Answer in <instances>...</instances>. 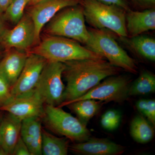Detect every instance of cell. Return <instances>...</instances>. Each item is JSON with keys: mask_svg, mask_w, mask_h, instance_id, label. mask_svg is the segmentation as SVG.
I'll list each match as a JSON object with an SVG mask.
<instances>
[{"mask_svg": "<svg viewBox=\"0 0 155 155\" xmlns=\"http://www.w3.org/2000/svg\"><path fill=\"white\" fill-rule=\"evenodd\" d=\"M64 63L65 68L62 75L67 85L63 103L58 107L62 108L83 96L106 78L119 75L122 70L105 59H80Z\"/></svg>", "mask_w": 155, "mask_h": 155, "instance_id": "obj_1", "label": "cell"}, {"mask_svg": "<svg viewBox=\"0 0 155 155\" xmlns=\"http://www.w3.org/2000/svg\"><path fill=\"white\" fill-rule=\"evenodd\" d=\"M87 22L95 28L108 29L122 37H127L125 11L121 7L98 0H82Z\"/></svg>", "mask_w": 155, "mask_h": 155, "instance_id": "obj_2", "label": "cell"}, {"mask_svg": "<svg viewBox=\"0 0 155 155\" xmlns=\"http://www.w3.org/2000/svg\"><path fill=\"white\" fill-rule=\"evenodd\" d=\"M32 53L47 61L62 63L80 59H105L74 40L54 35L45 39Z\"/></svg>", "mask_w": 155, "mask_h": 155, "instance_id": "obj_3", "label": "cell"}, {"mask_svg": "<svg viewBox=\"0 0 155 155\" xmlns=\"http://www.w3.org/2000/svg\"><path fill=\"white\" fill-rule=\"evenodd\" d=\"M90 38L87 48L101 55L115 67L136 74L137 67L134 59L128 55L106 29H88Z\"/></svg>", "mask_w": 155, "mask_h": 155, "instance_id": "obj_4", "label": "cell"}, {"mask_svg": "<svg viewBox=\"0 0 155 155\" xmlns=\"http://www.w3.org/2000/svg\"><path fill=\"white\" fill-rule=\"evenodd\" d=\"M60 11L50 21L48 32L54 36L71 39L87 45L90 35L85 24L82 6H70Z\"/></svg>", "mask_w": 155, "mask_h": 155, "instance_id": "obj_5", "label": "cell"}, {"mask_svg": "<svg viewBox=\"0 0 155 155\" xmlns=\"http://www.w3.org/2000/svg\"><path fill=\"white\" fill-rule=\"evenodd\" d=\"M42 119L48 128L72 141L82 142L90 138V131L80 120L62 107L45 105Z\"/></svg>", "mask_w": 155, "mask_h": 155, "instance_id": "obj_6", "label": "cell"}, {"mask_svg": "<svg viewBox=\"0 0 155 155\" xmlns=\"http://www.w3.org/2000/svg\"><path fill=\"white\" fill-rule=\"evenodd\" d=\"M64 63L48 61L34 91L45 105L59 107L63 103L65 86L62 78Z\"/></svg>", "mask_w": 155, "mask_h": 155, "instance_id": "obj_7", "label": "cell"}, {"mask_svg": "<svg viewBox=\"0 0 155 155\" xmlns=\"http://www.w3.org/2000/svg\"><path fill=\"white\" fill-rule=\"evenodd\" d=\"M131 81L130 78L127 75H117L110 76L83 96L68 103L65 106L70 103L85 99L122 104L129 97L128 91Z\"/></svg>", "mask_w": 155, "mask_h": 155, "instance_id": "obj_8", "label": "cell"}, {"mask_svg": "<svg viewBox=\"0 0 155 155\" xmlns=\"http://www.w3.org/2000/svg\"><path fill=\"white\" fill-rule=\"evenodd\" d=\"M47 61L36 54H28L19 78L11 87L12 97L28 94L34 89Z\"/></svg>", "mask_w": 155, "mask_h": 155, "instance_id": "obj_9", "label": "cell"}, {"mask_svg": "<svg viewBox=\"0 0 155 155\" xmlns=\"http://www.w3.org/2000/svg\"><path fill=\"white\" fill-rule=\"evenodd\" d=\"M35 42V31L29 15H24L14 28L7 29L0 38V43L6 48L25 51Z\"/></svg>", "mask_w": 155, "mask_h": 155, "instance_id": "obj_10", "label": "cell"}, {"mask_svg": "<svg viewBox=\"0 0 155 155\" xmlns=\"http://www.w3.org/2000/svg\"><path fill=\"white\" fill-rule=\"evenodd\" d=\"M82 0H45L31 6L29 15L32 19L35 31V42L38 43L41 31L62 9L81 4Z\"/></svg>", "mask_w": 155, "mask_h": 155, "instance_id": "obj_11", "label": "cell"}, {"mask_svg": "<svg viewBox=\"0 0 155 155\" xmlns=\"http://www.w3.org/2000/svg\"><path fill=\"white\" fill-rule=\"evenodd\" d=\"M45 104L34 90L30 93L12 97L8 103L0 107L20 120L31 117L42 118Z\"/></svg>", "mask_w": 155, "mask_h": 155, "instance_id": "obj_12", "label": "cell"}, {"mask_svg": "<svg viewBox=\"0 0 155 155\" xmlns=\"http://www.w3.org/2000/svg\"><path fill=\"white\" fill-rule=\"evenodd\" d=\"M69 150L77 155H120L126 149L107 139L90 137L86 141L69 145Z\"/></svg>", "mask_w": 155, "mask_h": 155, "instance_id": "obj_13", "label": "cell"}, {"mask_svg": "<svg viewBox=\"0 0 155 155\" xmlns=\"http://www.w3.org/2000/svg\"><path fill=\"white\" fill-rule=\"evenodd\" d=\"M28 54L25 51L10 49L0 61V74L11 87L19 78Z\"/></svg>", "mask_w": 155, "mask_h": 155, "instance_id": "obj_14", "label": "cell"}, {"mask_svg": "<svg viewBox=\"0 0 155 155\" xmlns=\"http://www.w3.org/2000/svg\"><path fill=\"white\" fill-rule=\"evenodd\" d=\"M22 122L8 114L0 122V155H12L20 137Z\"/></svg>", "mask_w": 155, "mask_h": 155, "instance_id": "obj_15", "label": "cell"}, {"mask_svg": "<svg viewBox=\"0 0 155 155\" xmlns=\"http://www.w3.org/2000/svg\"><path fill=\"white\" fill-rule=\"evenodd\" d=\"M126 12V29L127 35L131 37L155 29V10L153 8L142 11L130 10Z\"/></svg>", "mask_w": 155, "mask_h": 155, "instance_id": "obj_16", "label": "cell"}, {"mask_svg": "<svg viewBox=\"0 0 155 155\" xmlns=\"http://www.w3.org/2000/svg\"><path fill=\"white\" fill-rule=\"evenodd\" d=\"M41 118L31 117L22 120L20 136L28 147L31 155H41Z\"/></svg>", "mask_w": 155, "mask_h": 155, "instance_id": "obj_17", "label": "cell"}, {"mask_svg": "<svg viewBox=\"0 0 155 155\" xmlns=\"http://www.w3.org/2000/svg\"><path fill=\"white\" fill-rule=\"evenodd\" d=\"M103 104L99 101L85 99L70 103L66 106L76 115L84 125L87 126L89 120L97 114Z\"/></svg>", "mask_w": 155, "mask_h": 155, "instance_id": "obj_18", "label": "cell"}, {"mask_svg": "<svg viewBox=\"0 0 155 155\" xmlns=\"http://www.w3.org/2000/svg\"><path fill=\"white\" fill-rule=\"evenodd\" d=\"M69 146L66 137H57L42 129V155H67Z\"/></svg>", "mask_w": 155, "mask_h": 155, "instance_id": "obj_19", "label": "cell"}, {"mask_svg": "<svg viewBox=\"0 0 155 155\" xmlns=\"http://www.w3.org/2000/svg\"><path fill=\"white\" fill-rule=\"evenodd\" d=\"M130 134L137 142L142 144L149 142L155 135L153 126L143 116L137 115L130 125Z\"/></svg>", "mask_w": 155, "mask_h": 155, "instance_id": "obj_20", "label": "cell"}, {"mask_svg": "<svg viewBox=\"0 0 155 155\" xmlns=\"http://www.w3.org/2000/svg\"><path fill=\"white\" fill-rule=\"evenodd\" d=\"M155 91V75L148 71L142 72L138 78L130 84L129 96L145 95Z\"/></svg>", "mask_w": 155, "mask_h": 155, "instance_id": "obj_21", "label": "cell"}, {"mask_svg": "<svg viewBox=\"0 0 155 155\" xmlns=\"http://www.w3.org/2000/svg\"><path fill=\"white\" fill-rule=\"evenodd\" d=\"M130 46L137 53L150 61H155V40L144 35L132 37L129 42Z\"/></svg>", "mask_w": 155, "mask_h": 155, "instance_id": "obj_22", "label": "cell"}, {"mask_svg": "<svg viewBox=\"0 0 155 155\" xmlns=\"http://www.w3.org/2000/svg\"><path fill=\"white\" fill-rule=\"evenodd\" d=\"M30 0H14L6 9L4 17L16 24L23 17L24 11Z\"/></svg>", "mask_w": 155, "mask_h": 155, "instance_id": "obj_23", "label": "cell"}, {"mask_svg": "<svg viewBox=\"0 0 155 155\" xmlns=\"http://www.w3.org/2000/svg\"><path fill=\"white\" fill-rule=\"evenodd\" d=\"M121 119V114L119 111L115 110H110L102 116L101 125L104 129L112 131L118 128Z\"/></svg>", "mask_w": 155, "mask_h": 155, "instance_id": "obj_24", "label": "cell"}, {"mask_svg": "<svg viewBox=\"0 0 155 155\" xmlns=\"http://www.w3.org/2000/svg\"><path fill=\"white\" fill-rule=\"evenodd\" d=\"M138 110L147 118L148 121L155 127V100L141 99L136 104Z\"/></svg>", "mask_w": 155, "mask_h": 155, "instance_id": "obj_25", "label": "cell"}, {"mask_svg": "<svg viewBox=\"0 0 155 155\" xmlns=\"http://www.w3.org/2000/svg\"><path fill=\"white\" fill-rule=\"evenodd\" d=\"M12 98L11 87L8 81L0 74V107Z\"/></svg>", "mask_w": 155, "mask_h": 155, "instance_id": "obj_26", "label": "cell"}, {"mask_svg": "<svg viewBox=\"0 0 155 155\" xmlns=\"http://www.w3.org/2000/svg\"><path fill=\"white\" fill-rule=\"evenodd\" d=\"M12 155H31L29 149L21 136L14 147Z\"/></svg>", "mask_w": 155, "mask_h": 155, "instance_id": "obj_27", "label": "cell"}, {"mask_svg": "<svg viewBox=\"0 0 155 155\" xmlns=\"http://www.w3.org/2000/svg\"><path fill=\"white\" fill-rule=\"evenodd\" d=\"M100 2L109 5H116L121 7L125 11L130 10V6L127 0H98Z\"/></svg>", "mask_w": 155, "mask_h": 155, "instance_id": "obj_28", "label": "cell"}, {"mask_svg": "<svg viewBox=\"0 0 155 155\" xmlns=\"http://www.w3.org/2000/svg\"><path fill=\"white\" fill-rule=\"evenodd\" d=\"M131 2L141 8L147 9L153 8L155 5V0H130Z\"/></svg>", "mask_w": 155, "mask_h": 155, "instance_id": "obj_29", "label": "cell"}, {"mask_svg": "<svg viewBox=\"0 0 155 155\" xmlns=\"http://www.w3.org/2000/svg\"><path fill=\"white\" fill-rule=\"evenodd\" d=\"M14 0H0V11L5 12Z\"/></svg>", "mask_w": 155, "mask_h": 155, "instance_id": "obj_30", "label": "cell"}, {"mask_svg": "<svg viewBox=\"0 0 155 155\" xmlns=\"http://www.w3.org/2000/svg\"><path fill=\"white\" fill-rule=\"evenodd\" d=\"M2 13V12L0 11V14ZM7 29L5 28V26L3 19L2 18V16H1V14H0V38H1L3 34L4 33V32H5V31Z\"/></svg>", "mask_w": 155, "mask_h": 155, "instance_id": "obj_31", "label": "cell"}, {"mask_svg": "<svg viewBox=\"0 0 155 155\" xmlns=\"http://www.w3.org/2000/svg\"><path fill=\"white\" fill-rule=\"evenodd\" d=\"M45 1V0H30L28 5H35L37 3L40 2H41L42 1Z\"/></svg>", "mask_w": 155, "mask_h": 155, "instance_id": "obj_32", "label": "cell"}, {"mask_svg": "<svg viewBox=\"0 0 155 155\" xmlns=\"http://www.w3.org/2000/svg\"><path fill=\"white\" fill-rule=\"evenodd\" d=\"M1 56H2V53L0 51V61H1V59H2V58H1Z\"/></svg>", "mask_w": 155, "mask_h": 155, "instance_id": "obj_33", "label": "cell"}]
</instances>
